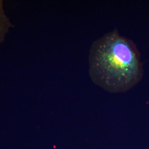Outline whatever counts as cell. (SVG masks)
<instances>
[{
    "instance_id": "1",
    "label": "cell",
    "mask_w": 149,
    "mask_h": 149,
    "mask_svg": "<svg viewBox=\"0 0 149 149\" xmlns=\"http://www.w3.org/2000/svg\"><path fill=\"white\" fill-rule=\"evenodd\" d=\"M88 66L92 82L111 93L130 90L143 77V64L137 46L117 29L92 44Z\"/></svg>"
},
{
    "instance_id": "2",
    "label": "cell",
    "mask_w": 149,
    "mask_h": 149,
    "mask_svg": "<svg viewBox=\"0 0 149 149\" xmlns=\"http://www.w3.org/2000/svg\"><path fill=\"white\" fill-rule=\"evenodd\" d=\"M13 27V25L3 9V1L0 0V44L5 41L6 35L9 32L10 28Z\"/></svg>"
},
{
    "instance_id": "3",
    "label": "cell",
    "mask_w": 149,
    "mask_h": 149,
    "mask_svg": "<svg viewBox=\"0 0 149 149\" xmlns=\"http://www.w3.org/2000/svg\"></svg>"
}]
</instances>
